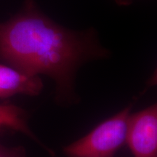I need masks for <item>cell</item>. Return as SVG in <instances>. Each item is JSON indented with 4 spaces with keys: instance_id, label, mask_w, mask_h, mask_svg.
Masks as SVG:
<instances>
[{
    "instance_id": "obj_3",
    "label": "cell",
    "mask_w": 157,
    "mask_h": 157,
    "mask_svg": "<svg viewBox=\"0 0 157 157\" xmlns=\"http://www.w3.org/2000/svg\"><path fill=\"white\" fill-rule=\"evenodd\" d=\"M126 144L133 157H157V105L131 113Z\"/></svg>"
},
{
    "instance_id": "obj_1",
    "label": "cell",
    "mask_w": 157,
    "mask_h": 157,
    "mask_svg": "<svg viewBox=\"0 0 157 157\" xmlns=\"http://www.w3.org/2000/svg\"><path fill=\"white\" fill-rule=\"evenodd\" d=\"M109 53L94 29L65 28L39 10L34 0H27L22 12L0 23V60L25 74L52 78L60 105L78 101L75 78L80 67Z\"/></svg>"
},
{
    "instance_id": "obj_7",
    "label": "cell",
    "mask_w": 157,
    "mask_h": 157,
    "mask_svg": "<svg viewBox=\"0 0 157 157\" xmlns=\"http://www.w3.org/2000/svg\"><path fill=\"white\" fill-rule=\"evenodd\" d=\"M114 1L120 6L129 5L132 2V0H114Z\"/></svg>"
},
{
    "instance_id": "obj_5",
    "label": "cell",
    "mask_w": 157,
    "mask_h": 157,
    "mask_svg": "<svg viewBox=\"0 0 157 157\" xmlns=\"http://www.w3.org/2000/svg\"><path fill=\"white\" fill-rule=\"evenodd\" d=\"M0 128L11 129L22 132L40 144L50 154V149L43 146L29 125V115L25 110L13 104L0 103Z\"/></svg>"
},
{
    "instance_id": "obj_6",
    "label": "cell",
    "mask_w": 157,
    "mask_h": 157,
    "mask_svg": "<svg viewBox=\"0 0 157 157\" xmlns=\"http://www.w3.org/2000/svg\"><path fill=\"white\" fill-rule=\"evenodd\" d=\"M0 157H26V154L23 147L8 148L0 143Z\"/></svg>"
},
{
    "instance_id": "obj_4",
    "label": "cell",
    "mask_w": 157,
    "mask_h": 157,
    "mask_svg": "<svg viewBox=\"0 0 157 157\" xmlns=\"http://www.w3.org/2000/svg\"><path fill=\"white\" fill-rule=\"evenodd\" d=\"M43 82L39 76L25 74L10 66L0 64V98L16 95L36 96L41 93Z\"/></svg>"
},
{
    "instance_id": "obj_2",
    "label": "cell",
    "mask_w": 157,
    "mask_h": 157,
    "mask_svg": "<svg viewBox=\"0 0 157 157\" xmlns=\"http://www.w3.org/2000/svg\"><path fill=\"white\" fill-rule=\"evenodd\" d=\"M132 105L103 121L82 138L64 148L68 157H113L126 144Z\"/></svg>"
}]
</instances>
